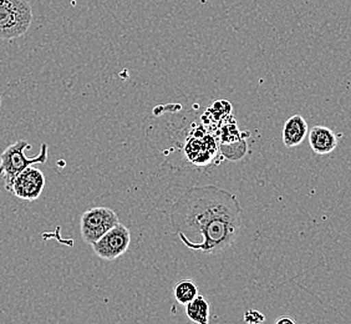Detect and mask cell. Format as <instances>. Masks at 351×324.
<instances>
[{
	"label": "cell",
	"mask_w": 351,
	"mask_h": 324,
	"mask_svg": "<svg viewBox=\"0 0 351 324\" xmlns=\"http://www.w3.org/2000/svg\"><path fill=\"white\" fill-rule=\"evenodd\" d=\"M171 224L186 247L212 255L230 248L242 232L243 209L236 195L213 185L192 186L173 203Z\"/></svg>",
	"instance_id": "obj_1"
},
{
	"label": "cell",
	"mask_w": 351,
	"mask_h": 324,
	"mask_svg": "<svg viewBox=\"0 0 351 324\" xmlns=\"http://www.w3.org/2000/svg\"><path fill=\"white\" fill-rule=\"evenodd\" d=\"M30 143L25 140H19L8 146L0 154V178L4 181L5 189L9 191L15 177L33 165L45 163L47 160V145L41 143L40 152L35 157L29 159L25 150L30 149Z\"/></svg>",
	"instance_id": "obj_2"
},
{
	"label": "cell",
	"mask_w": 351,
	"mask_h": 324,
	"mask_svg": "<svg viewBox=\"0 0 351 324\" xmlns=\"http://www.w3.org/2000/svg\"><path fill=\"white\" fill-rule=\"evenodd\" d=\"M33 9L27 0H0V39L12 40L27 33Z\"/></svg>",
	"instance_id": "obj_3"
},
{
	"label": "cell",
	"mask_w": 351,
	"mask_h": 324,
	"mask_svg": "<svg viewBox=\"0 0 351 324\" xmlns=\"http://www.w3.org/2000/svg\"><path fill=\"white\" fill-rule=\"evenodd\" d=\"M120 223L114 209L104 206H96L82 213L80 231L84 242L93 244L100 240L106 232Z\"/></svg>",
	"instance_id": "obj_4"
},
{
	"label": "cell",
	"mask_w": 351,
	"mask_h": 324,
	"mask_svg": "<svg viewBox=\"0 0 351 324\" xmlns=\"http://www.w3.org/2000/svg\"><path fill=\"white\" fill-rule=\"evenodd\" d=\"M131 243V232L129 229L117 223L115 227L106 232L104 236L91 244L95 255L104 261H115L125 255Z\"/></svg>",
	"instance_id": "obj_5"
},
{
	"label": "cell",
	"mask_w": 351,
	"mask_h": 324,
	"mask_svg": "<svg viewBox=\"0 0 351 324\" xmlns=\"http://www.w3.org/2000/svg\"><path fill=\"white\" fill-rule=\"evenodd\" d=\"M45 189V176L40 170L29 166L15 177L9 192L24 201H35Z\"/></svg>",
	"instance_id": "obj_6"
},
{
	"label": "cell",
	"mask_w": 351,
	"mask_h": 324,
	"mask_svg": "<svg viewBox=\"0 0 351 324\" xmlns=\"http://www.w3.org/2000/svg\"><path fill=\"white\" fill-rule=\"evenodd\" d=\"M308 135L311 150L317 155H328L338 146V137L335 132L326 126L317 125L311 128Z\"/></svg>",
	"instance_id": "obj_7"
},
{
	"label": "cell",
	"mask_w": 351,
	"mask_h": 324,
	"mask_svg": "<svg viewBox=\"0 0 351 324\" xmlns=\"http://www.w3.org/2000/svg\"><path fill=\"white\" fill-rule=\"evenodd\" d=\"M308 135V124L302 115H293L284 124L282 139L285 148H297Z\"/></svg>",
	"instance_id": "obj_8"
},
{
	"label": "cell",
	"mask_w": 351,
	"mask_h": 324,
	"mask_svg": "<svg viewBox=\"0 0 351 324\" xmlns=\"http://www.w3.org/2000/svg\"><path fill=\"white\" fill-rule=\"evenodd\" d=\"M186 307V316L193 323L208 324L210 323V307L208 301L206 298L198 294L193 301L184 305Z\"/></svg>",
	"instance_id": "obj_9"
},
{
	"label": "cell",
	"mask_w": 351,
	"mask_h": 324,
	"mask_svg": "<svg viewBox=\"0 0 351 324\" xmlns=\"http://www.w3.org/2000/svg\"><path fill=\"white\" fill-rule=\"evenodd\" d=\"M198 287L197 284L191 279H183L175 284L173 287V296L176 301L182 305L189 303L198 296Z\"/></svg>",
	"instance_id": "obj_10"
},
{
	"label": "cell",
	"mask_w": 351,
	"mask_h": 324,
	"mask_svg": "<svg viewBox=\"0 0 351 324\" xmlns=\"http://www.w3.org/2000/svg\"><path fill=\"white\" fill-rule=\"evenodd\" d=\"M244 322L248 324H259L265 322L263 313L256 310H248L244 313Z\"/></svg>",
	"instance_id": "obj_11"
},
{
	"label": "cell",
	"mask_w": 351,
	"mask_h": 324,
	"mask_svg": "<svg viewBox=\"0 0 351 324\" xmlns=\"http://www.w3.org/2000/svg\"><path fill=\"white\" fill-rule=\"evenodd\" d=\"M276 323H277V324H283V323L294 324V319H291V318H289V317L278 318L277 321H276Z\"/></svg>",
	"instance_id": "obj_12"
},
{
	"label": "cell",
	"mask_w": 351,
	"mask_h": 324,
	"mask_svg": "<svg viewBox=\"0 0 351 324\" xmlns=\"http://www.w3.org/2000/svg\"><path fill=\"white\" fill-rule=\"evenodd\" d=\"M0 105H1V97H0Z\"/></svg>",
	"instance_id": "obj_13"
}]
</instances>
